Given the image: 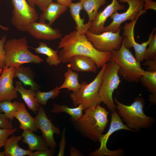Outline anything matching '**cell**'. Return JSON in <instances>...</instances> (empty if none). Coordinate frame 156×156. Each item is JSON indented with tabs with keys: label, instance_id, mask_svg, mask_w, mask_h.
Wrapping results in <instances>:
<instances>
[{
	"label": "cell",
	"instance_id": "obj_1",
	"mask_svg": "<svg viewBox=\"0 0 156 156\" xmlns=\"http://www.w3.org/2000/svg\"><path fill=\"white\" fill-rule=\"evenodd\" d=\"M57 48L62 49L59 55L63 63H69L71 58L74 56L83 55L92 59L95 62L97 68H99L111 59V52L97 50L87 39L85 34L78 35L76 30L63 37Z\"/></svg>",
	"mask_w": 156,
	"mask_h": 156
},
{
	"label": "cell",
	"instance_id": "obj_2",
	"mask_svg": "<svg viewBox=\"0 0 156 156\" xmlns=\"http://www.w3.org/2000/svg\"><path fill=\"white\" fill-rule=\"evenodd\" d=\"M84 113L79 119L70 118L75 129L82 136L94 142L99 141L107 125L109 112L99 104L85 108Z\"/></svg>",
	"mask_w": 156,
	"mask_h": 156
},
{
	"label": "cell",
	"instance_id": "obj_3",
	"mask_svg": "<svg viewBox=\"0 0 156 156\" xmlns=\"http://www.w3.org/2000/svg\"><path fill=\"white\" fill-rule=\"evenodd\" d=\"M116 103L118 114L122 118L126 125L134 132L140 131L142 128L148 129L155 122L154 118L146 115L144 112V101L142 97H136L130 105L119 102L116 98L113 99Z\"/></svg>",
	"mask_w": 156,
	"mask_h": 156
},
{
	"label": "cell",
	"instance_id": "obj_4",
	"mask_svg": "<svg viewBox=\"0 0 156 156\" xmlns=\"http://www.w3.org/2000/svg\"><path fill=\"white\" fill-rule=\"evenodd\" d=\"M3 47L5 53V66L6 67L18 68L24 64H39L44 61L39 55L29 50L25 37L6 40Z\"/></svg>",
	"mask_w": 156,
	"mask_h": 156
},
{
	"label": "cell",
	"instance_id": "obj_5",
	"mask_svg": "<svg viewBox=\"0 0 156 156\" xmlns=\"http://www.w3.org/2000/svg\"><path fill=\"white\" fill-rule=\"evenodd\" d=\"M111 52L110 60L114 61L119 67L118 75L129 82L138 83L144 70L141 67L140 63L126 47L123 40L119 49Z\"/></svg>",
	"mask_w": 156,
	"mask_h": 156
},
{
	"label": "cell",
	"instance_id": "obj_6",
	"mask_svg": "<svg viewBox=\"0 0 156 156\" xmlns=\"http://www.w3.org/2000/svg\"><path fill=\"white\" fill-rule=\"evenodd\" d=\"M106 65L105 64L93 81L89 83L82 82L79 90L72 92L70 95L73 105L77 106L82 105L85 108L95 107L102 102L99 95L103 73Z\"/></svg>",
	"mask_w": 156,
	"mask_h": 156
},
{
	"label": "cell",
	"instance_id": "obj_7",
	"mask_svg": "<svg viewBox=\"0 0 156 156\" xmlns=\"http://www.w3.org/2000/svg\"><path fill=\"white\" fill-rule=\"evenodd\" d=\"M119 68V66L113 60H110L106 63L99 90V95L102 102L112 112L116 110L112 94L121 82L118 74Z\"/></svg>",
	"mask_w": 156,
	"mask_h": 156
},
{
	"label": "cell",
	"instance_id": "obj_8",
	"mask_svg": "<svg viewBox=\"0 0 156 156\" xmlns=\"http://www.w3.org/2000/svg\"><path fill=\"white\" fill-rule=\"evenodd\" d=\"M13 9L11 23L20 31H27L29 25L38 19L35 8L31 6L27 0H11Z\"/></svg>",
	"mask_w": 156,
	"mask_h": 156
},
{
	"label": "cell",
	"instance_id": "obj_9",
	"mask_svg": "<svg viewBox=\"0 0 156 156\" xmlns=\"http://www.w3.org/2000/svg\"><path fill=\"white\" fill-rule=\"evenodd\" d=\"M120 2L128 3L129 7L124 12L119 13L116 12L110 16L112 20V22L105 27L104 32H117L121 27V24L127 20L131 21L135 20L142 14L146 13V10H144V2L142 0H118Z\"/></svg>",
	"mask_w": 156,
	"mask_h": 156
},
{
	"label": "cell",
	"instance_id": "obj_10",
	"mask_svg": "<svg viewBox=\"0 0 156 156\" xmlns=\"http://www.w3.org/2000/svg\"><path fill=\"white\" fill-rule=\"evenodd\" d=\"M121 28L116 32L106 31L98 34L92 33L88 30L85 34L97 50L111 52L118 50L120 47L124 37L120 35Z\"/></svg>",
	"mask_w": 156,
	"mask_h": 156
},
{
	"label": "cell",
	"instance_id": "obj_11",
	"mask_svg": "<svg viewBox=\"0 0 156 156\" xmlns=\"http://www.w3.org/2000/svg\"><path fill=\"white\" fill-rule=\"evenodd\" d=\"M124 129L134 131L128 128L122 122L120 116L117 113V110L112 112L111 115V121L109 129L105 134H102L99 138V141L101 143L99 148L91 153L90 156H119L121 155L120 150L114 151L109 150L106 144L109 136L114 132L118 130Z\"/></svg>",
	"mask_w": 156,
	"mask_h": 156
},
{
	"label": "cell",
	"instance_id": "obj_12",
	"mask_svg": "<svg viewBox=\"0 0 156 156\" xmlns=\"http://www.w3.org/2000/svg\"><path fill=\"white\" fill-rule=\"evenodd\" d=\"M139 18L129 23H126L123 26L124 31L122 36H125L123 40L126 47L129 49L133 47L135 52V58L139 62L143 60V57L144 52L152 39L154 33L156 31L154 27L149 36L148 40L140 44L137 42L135 40L134 28L136 22Z\"/></svg>",
	"mask_w": 156,
	"mask_h": 156
},
{
	"label": "cell",
	"instance_id": "obj_13",
	"mask_svg": "<svg viewBox=\"0 0 156 156\" xmlns=\"http://www.w3.org/2000/svg\"><path fill=\"white\" fill-rule=\"evenodd\" d=\"M34 118L36 126L41 131L42 137L49 147L55 150L57 143L54 140V135L55 134L60 135V129L58 127H55L50 119L48 118L44 108L41 106L39 108Z\"/></svg>",
	"mask_w": 156,
	"mask_h": 156
},
{
	"label": "cell",
	"instance_id": "obj_14",
	"mask_svg": "<svg viewBox=\"0 0 156 156\" xmlns=\"http://www.w3.org/2000/svg\"><path fill=\"white\" fill-rule=\"evenodd\" d=\"M0 76V102L15 99L17 92L13 84L15 68L5 66Z\"/></svg>",
	"mask_w": 156,
	"mask_h": 156
},
{
	"label": "cell",
	"instance_id": "obj_15",
	"mask_svg": "<svg viewBox=\"0 0 156 156\" xmlns=\"http://www.w3.org/2000/svg\"><path fill=\"white\" fill-rule=\"evenodd\" d=\"M125 9V5L119 4L118 0H112L110 4L98 13L91 22L88 31L96 34L103 32L105 24L107 18L114 13Z\"/></svg>",
	"mask_w": 156,
	"mask_h": 156
},
{
	"label": "cell",
	"instance_id": "obj_16",
	"mask_svg": "<svg viewBox=\"0 0 156 156\" xmlns=\"http://www.w3.org/2000/svg\"><path fill=\"white\" fill-rule=\"evenodd\" d=\"M29 34L38 39L52 40L61 39L63 35L60 30L53 28L44 22L35 21L29 25L27 31Z\"/></svg>",
	"mask_w": 156,
	"mask_h": 156
},
{
	"label": "cell",
	"instance_id": "obj_17",
	"mask_svg": "<svg viewBox=\"0 0 156 156\" xmlns=\"http://www.w3.org/2000/svg\"><path fill=\"white\" fill-rule=\"evenodd\" d=\"M68 65L73 70L79 72L96 73L97 67L95 62L85 56L76 55L72 57Z\"/></svg>",
	"mask_w": 156,
	"mask_h": 156
},
{
	"label": "cell",
	"instance_id": "obj_18",
	"mask_svg": "<svg viewBox=\"0 0 156 156\" xmlns=\"http://www.w3.org/2000/svg\"><path fill=\"white\" fill-rule=\"evenodd\" d=\"M22 135L16 136L13 134L8 138L5 142L3 146V152L5 156H29L32 152L29 150H26L21 148L18 142L22 140Z\"/></svg>",
	"mask_w": 156,
	"mask_h": 156
},
{
	"label": "cell",
	"instance_id": "obj_19",
	"mask_svg": "<svg viewBox=\"0 0 156 156\" xmlns=\"http://www.w3.org/2000/svg\"><path fill=\"white\" fill-rule=\"evenodd\" d=\"M71 17L75 22L77 34L79 36L85 35L86 32L89 30L91 23L88 22L85 24L84 18H81L80 16L81 10L83 9L81 1L76 3H71L68 5Z\"/></svg>",
	"mask_w": 156,
	"mask_h": 156
},
{
	"label": "cell",
	"instance_id": "obj_20",
	"mask_svg": "<svg viewBox=\"0 0 156 156\" xmlns=\"http://www.w3.org/2000/svg\"><path fill=\"white\" fill-rule=\"evenodd\" d=\"M15 88L17 92L21 94L22 98L27 105L28 108L36 114L41 106L37 102L35 97L36 90L30 88L29 90L25 88L22 83L17 81L15 83Z\"/></svg>",
	"mask_w": 156,
	"mask_h": 156
},
{
	"label": "cell",
	"instance_id": "obj_21",
	"mask_svg": "<svg viewBox=\"0 0 156 156\" xmlns=\"http://www.w3.org/2000/svg\"><path fill=\"white\" fill-rule=\"evenodd\" d=\"M68 6L57 2H52L47 7L40 16V22H44L47 21L50 25L51 24L60 16L68 9Z\"/></svg>",
	"mask_w": 156,
	"mask_h": 156
},
{
	"label": "cell",
	"instance_id": "obj_22",
	"mask_svg": "<svg viewBox=\"0 0 156 156\" xmlns=\"http://www.w3.org/2000/svg\"><path fill=\"white\" fill-rule=\"evenodd\" d=\"M12 114L20 122V129L23 130L29 129L33 132L37 131L38 129L35 124V118L28 112L24 103H22L18 110Z\"/></svg>",
	"mask_w": 156,
	"mask_h": 156
},
{
	"label": "cell",
	"instance_id": "obj_23",
	"mask_svg": "<svg viewBox=\"0 0 156 156\" xmlns=\"http://www.w3.org/2000/svg\"><path fill=\"white\" fill-rule=\"evenodd\" d=\"M21 135L23 143L27 144L29 150L32 152L34 150L46 149L49 147L45 140L42 136L35 134L33 132L29 129L23 130Z\"/></svg>",
	"mask_w": 156,
	"mask_h": 156
},
{
	"label": "cell",
	"instance_id": "obj_24",
	"mask_svg": "<svg viewBox=\"0 0 156 156\" xmlns=\"http://www.w3.org/2000/svg\"><path fill=\"white\" fill-rule=\"evenodd\" d=\"M35 76V74L30 67L21 65L18 68H15L14 78L17 77L24 86H30V88L37 91L40 86L34 81Z\"/></svg>",
	"mask_w": 156,
	"mask_h": 156
},
{
	"label": "cell",
	"instance_id": "obj_25",
	"mask_svg": "<svg viewBox=\"0 0 156 156\" xmlns=\"http://www.w3.org/2000/svg\"><path fill=\"white\" fill-rule=\"evenodd\" d=\"M34 49L36 53L47 56L46 60L50 66H57L62 62L59 57L58 51L53 50L44 42H40L39 46Z\"/></svg>",
	"mask_w": 156,
	"mask_h": 156
},
{
	"label": "cell",
	"instance_id": "obj_26",
	"mask_svg": "<svg viewBox=\"0 0 156 156\" xmlns=\"http://www.w3.org/2000/svg\"><path fill=\"white\" fill-rule=\"evenodd\" d=\"M78 73L73 71L70 68L68 69L64 74L65 80L61 85L59 87L60 90L64 88H67L68 91L72 92L78 91L81 87V84L78 81Z\"/></svg>",
	"mask_w": 156,
	"mask_h": 156
},
{
	"label": "cell",
	"instance_id": "obj_27",
	"mask_svg": "<svg viewBox=\"0 0 156 156\" xmlns=\"http://www.w3.org/2000/svg\"><path fill=\"white\" fill-rule=\"evenodd\" d=\"M51 112L54 114H57L61 112H64L69 115L70 118L76 120L79 119L83 115V111L85 107L82 105L79 104L74 108H70L67 105H60L54 103Z\"/></svg>",
	"mask_w": 156,
	"mask_h": 156
},
{
	"label": "cell",
	"instance_id": "obj_28",
	"mask_svg": "<svg viewBox=\"0 0 156 156\" xmlns=\"http://www.w3.org/2000/svg\"><path fill=\"white\" fill-rule=\"evenodd\" d=\"M107 0H81L83 9L86 12L88 21L91 23L98 13V10L102 6L105 4Z\"/></svg>",
	"mask_w": 156,
	"mask_h": 156
},
{
	"label": "cell",
	"instance_id": "obj_29",
	"mask_svg": "<svg viewBox=\"0 0 156 156\" xmlns=\"http://www.w3.org/2000/svg\"><path fill=\"white\" fill-rule=\"evenodd\" d=\"M140 80L149 92L156 93V71L144 70Z\"/></svg>",
	"mask_w": 156,
	"mask_h": 156
},
{
	"label": "cell",
	"instance_id": "obj_30",
	"mask_svg": "<svg viewBox=\"0 0 156 156\" xmlns=\"http://www.w3.org/2000/svg\"><path fill=\"white\" fill-rule=\"evenodd\" d=\"M22 103L16 101L12 102L11 101L5 100L0 102V113L3 112L7 118L12 121L14 119V112L17 111Z\"/></svg>",
	"mask_w": 156,
	"mask_h": 156
},
{
	"label": "cell",
	"instance_id": "obj_31",
	"mask_svg": "<svg viewBox=\"0 0 156 156\" xmlns=\"http://www.w3.org/2000/svg\"><path fill=\"white\" fill-rule=\"evenodd\" d=\"M60 92L58 86L47 92H42L38 90L36 92L35 97L37 102L40 105L45 106L49 100L55 99L58 96Z\"/></svg>",
	"mask_w": 156,
	"mask_h": 156
},
{
	"label": "cell",
	"instance_id": "obj_32",
	"mask_svg": "<svg viewBox=\"0 0 156 156\" xmlns=\"http://www.w3.org/2000/svg\"><path fill=\"white\" fill-rule=\"evenodd\" d=\"M146 49L143 55V60H150L156 55V34H153L152 39Z\"/></svg>",
	"mask_w": 156,
	"mask_h": 156
},
{
	"label": "cell",
	"instance_id": "obj_33",
	"mask_svg": "<svg viewBox=\"0 0 156 156\" xmlns=\"http://www.w3.org/2000/svg\"><path fill=\"white\" fill-rule=\"evenodd\" d=\"M17 130L16 128L8 129L0 128V148L3 145L8 137Z\"/></svg>",
	"mask_w": 156,
	"mask_h": 156
},
{
	"label": "cell",
	"instance_id": "obj_34",
	"mask_svg": "<svg viewBox=\"0 0 156 156\" xmlns=\"http://www.w3.org/2000/svg\"><path fill=\"white\" fill-rule=\"evenodd\" d=\"M6 39V36L5 35L0 40V68L1 69L5 66V53L3 47Z\"/></svg>",
	"mask_w": 156,
	"mask_h": 156
},
{
	"label": "cell",
	"instance_id": "obj_35",
	"mask_svg": "<svg viewBox=\"0 0 156 156\" xmlns=\"http://www.w3.org/2000/svg\"><path fill=\"white\" fill-rule=\"evenodd\" d=\"M0 128L10 129L13 128L12 121L8 119L5 114L0 113Z\"/></svg>",
	"mask_w": 156,
	"mask_h": 156
},
{
	"label": "cell",
	"instance_id": "obj_36",
	"mask_svg": "<svg viewBox=\"0 0 156 156\" xmlns=\"http://www.w3.org/2000/svg\"><path fill=\"white\" fill-rule=\"evenodd\" d=\"M54 153L55 150L49 148L32 152L29 156H52Z\"/></svg>",
	"mask_w": 156,
	"mask_h": 156
},
{
	"label": "cell",
	"instance_id": "obj_37",
	"mask_svg": "<svg viewBox=\"0 0 156 156\" xmlns=\"http://www.w3.org/2000/svg\"><path fill=\"white\" fill-rule=\"evenodd\" d=\"M66 128H64L61 134V138L59 143V151L57 156H64V151L66 145V139L65 132Z\"/></svg>",
	"mask_w": 156,
	"mask_h": 156
},
{
	"label": "cell",
	"instance_id": "obj_38",
	"mask_svg": "<svg viewBox=\"0 0 156 156\" xmlns=\"http://www.w3.org/2000/svg\"><path fill=\"white\" fill-rule=\"evenodd\" d=\"M53 0H34L35 5L37 6L41 11L43 12Z\"/></svg>",
	"mask_w": 156,
	"mask_h": 156
},
{
	"label": "cell",
	"instance_id": "obj_39",
	"mask_svg": "<svg viewBox=\"0 0 156 156\" xmlns=\"http://www.w3.org/2000/svg\"><path fill=\"white\" fill-rule=\"evenodd\" d=\"M156 57H155L152 59L146 60V61L143 64V65L148 66L147 68L148 70L153 72L156 71Z\"/></svg>",
	"mask_w": 156,
	"mask_h": 156
},
{
	"label": "cell",
	"instance_id": "obj_40",
	"mask_svg": "<svg viewBox=\"0 0 156 156\" xmlns=\"http://www.w3.org/2000/svg\"><path fill=\"white\" fill-rule=\"evenodd\" d=\"M151 9L156 10V3L151 0H145L144 1V10Z\"/></svg>",
	"mask_w": 156,
	"mask_h": 156
},
{
	"label": "cell",
	"instance_id": "obj_41",
	"mask_svg": "<svg viewBox=\"0 0 156 156\" xmlns=\"http://www.w3.org/2000/svg\"><path fill=\"white\" fill-rule=\"evenodd\" d=\"M70 156H83V155L75 147L71 146L69 154Z\"/></svg>",
	"mask_w": 156,
	"mask_h": 156
},
{
	"label": "cell",
	"instance_id": "obj_42",
	"mask_svg": "<svg viewBox=\"0 0 156 156\" xmlns=\"http://www.w3.org/2000/svg\"><path fill=\"white\" fill-rule=\"evenodd\" d=\"M149 101L154 105L156 103V93L151 94L149 96Z\"/></svg>",
	"mask_w": 156,
	"mask_h": 156
},
{
	"label": "cell",
	"instance_id": "obj_43",
	"mask_svg": "<svg viewBox=\"0 0 156 156\" xmlns=\"http://www.w3.org/2000/svg\"><path fill=\"white\" fill-rule=\"evenodd\" d=\"M57 2L64 5L68 7L70 4L73 0H56Z\"/></svg>",
	"mask_w": 156,
	"mask_h": 156
},
{
	"label": "cell",
	"instance_id": "obj_44",
	"mask_svg": "<svg viewBox=\"0 0 156 156\" xmlns=\"http://www.w3.org/2000/svg\"><path fill=\"white\" fill-rule=\"evenodd\" d=\"M29 4L32 7L34 8L35 5L34 3V0H27Z\"/></svg>",
	"mask_w": 156,
	"mask_h": 156
},
{
	"label": "cell",
	"instance_id": "obj_45",
	"mask_svg": "<svg viewBox=\"0 0 156 156\" xmlns=\"http://www.w3.org/2000/svg\"><path fill=\"white\" fill-rule=\"evenodd\" d=\"M0 29H1L5 31H8L9 29V28L8 27L3 26L0 25Z\"/></svg>",
	"mask_w": 156,
	"mask_h": 156
},
{
	"label": "cell",
	"instance_id": "obj_46",
	"mask_svg": "<svg viewBox=\"0 0 156 156\" xmlns=\"http://www.w3.org/2000/svg\"><path fill=\"white\" fill-rule=\"evenodd\" d=\"M5 155L3 152H0V156H4Z\"/></svg>",
	"mask_w": 156,
	"mask_h": 156
},
{
	"label": "cell",
	"instance_id": "obj_47",
	"mask_svg": "<svg viewBox=\"0 0 156 156\" xmlns=\"http://www.w3.org/2000/svg\"><path fill=\"white\" fill-rule=\"evenodd\" d=\"M2 69L0 68V75L2 73Z\"/></svg>",
	"mask_w": 156,
	"mask_h": 156
},
{
	"label": "cell",
	"instance_id": "obj_48",
	"mask_svg": "<svg viewBox=\"0 0 156 156\" xmlns=\"http://www.w3.org/2000/svg\"><path fill=\"white\" fill-rule=\"evenodd\" d=\"M142 0V1H143L144 2V1L145 0Z\"/></svg>",
	"mask_w": 156,
	"mask_h": 156
},
{
	"label": "cell",
	"instance_id": "obj_49",
	"mask_svg": "<svg viewBox=\"0 0 156 156\" xmlns=\"http://www.w3.org/2000/svg\"><path fill=\"white\" fill-rule=\"evenodd\" d=\"M79 1H81V0H79Z\"/></svg>",
	"mask_w": 156,
	"mask_h": 156
}]
</instances>
